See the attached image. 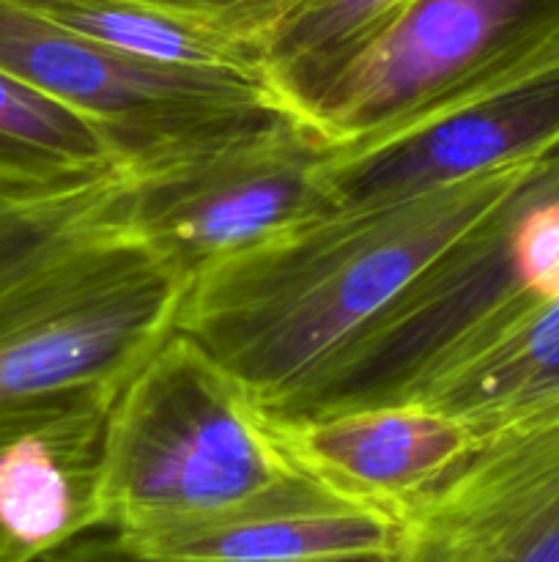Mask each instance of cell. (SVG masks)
Segmentation results:
<instances>
[{"instance_id":"obj_1","label":"cell","mask_w":559,"mask_h":562,"mask_svg":"<svg viewBox=\"0 0 559 562\" xmlns=\"http://www.w3.org/2000/svg\"><path fill=\"white\" fill-rule=\"evenodd\" d=\"M557 157L559 143L447 184L340 203L192 274L173 333L266 415H285Z\"/></svg>"},{"instance_id":"obj_2","label":"cell","mask_w":559,"mask_h":562,"mask_svg":"<svg viewBox=\"0 0 559 562\" xmlns=\"http://www.w3.org/2000/svg\"><path fill=\"white\" fill-rule=\"evenodd\" d=\"M318 488L274 423L212 357L170 335L121 387L93 464V532L140 536Z\"/></svg>"},{"instance_id":"obj_3","label":"cell","mask_w":559,"mask_h":562,"mask_svg":"<svg viewBox=\"0 0 559 562\" xmlns=\"http://www.w3.org/2000/svg\"><path fill=\"white\" fill-rule=\"evenodd\" d=\"M184 289V272L129 236L0 300V442H99L115 395L173 335Z\"/></svg>"},{"instance_id":"obj_4","label":"cell","mask_w":559,"mask_h":562,"mask_svg":"<svg viewBox=\"0 0 559 562\" xmlns=\"http://www.w3.org/2000/svg\"><path fill=\"white\" fill-rule=\"evenodd\" d=\"M334 146L296 113H261L129 159L132 228L186 274L340 206Z\"/></svg>"},{"instance_id":"obj_5","label":"cell","mask_w":559,"mask_h":562,"mask_svg":"<svg viewBox=\"0 0 559 562\" xmlns=\"http://www.w3.org/2000/svg\"><path fill=\"white\" fill-rule=\"evenodd\" d=\"M0 69L91 115L126 159L250 115H305L283 82L146 64L69 31L25 0H0Z\"/></svg>"},{"instance_id":"obj_6","label":"cell","mask_w":559,"mask_h":562,"mask_svg":"<svg viewBox=\"0 0 559 562\" xmlns=\"http://www.w3.org/2000/svg\"><path fill=\"white\" fill-rule=\"evenodd\" d=\"M557 31L559 0H409L301 108L334 148L354 146Z\"/></svg>"},{"instance_id":"obj_7","label":"cell","mask_w":559,"mask_h":562,"mask_svg":"<svg viewBox=\"0 0 559 562\" xmlns=\"http://www.w3.org/2000/svg\"><path fill=\"white\" fill-rule=\"evenodd\" d=\"M398 521L392 562H559V420L480 439Z\"/></svg>"},{"instance_id":"obj_8","label":"cell","mask_w":559,"mask_h":562,"mask_svg":"<svg viewBox=\"0 0 559 562\" xmlns=\"http://www.w3.org/2000/svg\"><path fill=\"white\" fill-rule=\"evenodd\" d=\"M272 423L294 464L318 488L395 519L480 445L458 417L417 404L356 406Z\"/></svg>"},{"instance_id":"obj_9","label":"cell","mask_w":559,"mask_h":562,"mask_svg":"<svg viewBox=\"0 0 559 562\" xmlns=\"http://www.w3.org/2000/svg\"><path fill=\"white\" fill-rule=\"evenodd\" d=\"M398 532L395 516L312 488L228 519L113 538L157 562H356L395 558Z\"/></svg>"},{"instance_id":"obj_10","label":"cell","mask_w":559,"mask_h":562,"mask_svg":"<svg viewBox=\"0 0 559 562\" xmlns=\"http://www.w3.org/2000/svg\"><path fill=\"white\" fill-rule=\"evenodd\" d=\"M137 236L129 162L53 187L0 192V300Z\"/></svg>"},{"instance_id":"obj_11","label":"cell","mask_w":559,"mask_h":562,"mask_svg":"<svg viewBox=\"0 0 559 562\" xmlns=\"http://www.w3.org/2000/svg\"><path fill=\"white\" fill-rule=\"evenodd\" d=\"M25 3L69 31L146 64L277 80L266 44L148 0H25Z\"/></svg>"},{"instance_id":"obj_12","label":"cell","mask_w":559,"mask_h":562,"mask_svg":"<svg viewBox=\"0 0 559 562\" xmlns=\"http://www.w3.org/2000/svg\"><path fill=\"white\" fill-rule=\"evenodd\" d=\"M129 162L99 121L0 69V192L53 187Z\"/></svg>"},{"instance_id":"obj_13","label":"cell","mask_w":559,"mask_h":562,"mask_svg":"<svg viewBox=\"0 0 559 562\" xmlns=\"http://www.w3.org/2000/svg\"><path fill=\"white\" fill-rule=\"evenodd\" d=\"M409 0H305L272 38V69L301 104L321 80ZM305 110V108H301Z\"/></svg>"},{"instance_id":"obj_14","label":"cell","mask_w":559,"mask_h":562,"mask_svg":"<svg viewBox=\"0 0 559 562\" xmlns=\"http://www.w3.org/2000/svg\"><path fill=\"white\" fill-rule=\"evenodd\" d=\"M507 247L521 289L540 302H559V184L521 203L510 220Z\"/></svg>"},{"instance_id":"obj_15","label":"cell","mask_w":559,"mask_h":562,"mask_svg":"<svg viewBox=\"0 0 559 562\" xmlns=\"http://www.w3.org/2000/svg\"><path fill=\"white\" fill-rule=\"evenodd\" d=\"M148 3L181 11L272 47L274 33L305 0H148Z\"/></svg>"},{"instance_id":"obj_16","label":"cell","mask_w":559,"mask_h":562,"mask_svg":"<svg viewBox=\"0 0 559 562\" xmlns=\"http://www.w3.org/2000/svg\"><path fill=\"white\" fill-rule=\"evenodd\" d=\"M44 562H157L137 558L135 552L121 547L113 536L107 532H85V536H77L71 541L60 543L53 552L42 554ZM356 562H392L389 560H356Z\"/></svg>"},{"instance_id":"obj_17","label":"cell","mask_w":559,"mask_h":562,"mask_svg":"<svg viewBox=\"0 0 559 562\" xmlns=\"http://www.w3.org/2000/svg\"><path fill=\"white\" fill-rule=\"evenodd\" d=\"M5 445H9V442H5ZM0 448H3V445H0ZM36 558H38V554H33V552H27V549L16 547V543L11 541V538L5 536L3 530H0V562H31Z\"/></svg>"},{"instance_id":"obj_18","label":"cell","mask_w":559,"mask_h":562,"mask_svg":"<svg viewBox=\"0 0 559 562\" xmlns=\"http://www.w3.org/2000/svg\"><path fill=\"white\" fill-rule=\"evenodd\" d=\"M31 562H44V560H42V558H36V560H31Z\"/></svg>"}]
</instances>
